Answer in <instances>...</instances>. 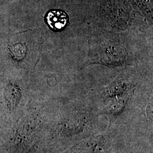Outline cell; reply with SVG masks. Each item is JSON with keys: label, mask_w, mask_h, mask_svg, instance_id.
<instances>
[{"label": "cell", "mask_w": 153, "mask_h": 153, "mask_svg": "<svg viewBox=\"0 0 153 153\" xmlns=\"http://www.w3.org/2000/svg\"><path fill=\"white\" fill-rule=\"evenodd\" d=\"M45 22L52 30L60 31L66 27L68 23V16L65 11L59 9L49 10L46 14Z\"/></svg>", "instance_id": "obj_1"}, {"label": "cell", "mask_w": 153, "mask_h": 153, "mask_svg": "<svg viewBox=\"0 0 153 153\" xmlns=\"http://www.w3.org/2000/svg\"><path fill=\"white\" fill-rule=\"evenodd\" d=\"M9 49L10 52L12 57L15 60H22L26 55V47L25 44L22 43L10 45L9 46Z\"/></svg>", "instance_id": "obj_2"}]
</instances>
